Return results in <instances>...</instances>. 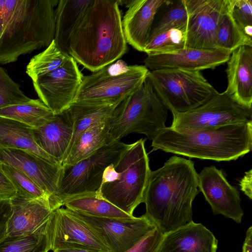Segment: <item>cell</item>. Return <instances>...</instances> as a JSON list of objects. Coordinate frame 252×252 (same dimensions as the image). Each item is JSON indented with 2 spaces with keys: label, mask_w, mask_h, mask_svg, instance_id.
Instances as JSON below:
<instances>
[{
  "label": "cell",
  "mask_w": 252,
  "mask_h": 252,
  "mask_svg": "<svg viewBox=\"0 0 252 252\" xmlns=\"http://www.w3.org/2000/svg\"><path fill=\"white\" fill-rule=\"evenodd\" d=\"M194 162L177 156L151 171L144 193V215L164 234L192 221L199 191Z\"/></svg>",
  "instance_id": "1"
},
{
  "label": "cell",
  "mask_w": 252,
  "mask_h": 252,
  "mask_svg": "<svg viewBox=\"0 0 252 252\" xmlns=\"http://www.w3.org/2000/svg\"><path fill=\"white\" fill-rule=\"evenodd\" d=\"M118 0H92L73 30L68 54L93 72L113 63L127 50Z\"/></svg>",
  "instance_id": "2"
},
{
  "label": "cell",
  "mask_w": 252,
  "mask_h": 252,
  "mask_svg": "<svg viewBox=\"0 0 252 252\" xmlns=\"http://www.w3.org/2000/svg\"><path fill=\"white\" fill-rule=\"evenodd\" d=\"M58 0H0V64L48 47L54 39Z\"/></svg>",
  "instance_id": "3"
},
{
  "label": "cell",
  "mask_w": 252,
  "mask_h": 252,
  "mask_svg": "<svg viewBox=\"0 0 252 252\" xmlns=\"http://www.w3.org/2000/svg\"><path fill=\"white\" fill-rule=\"evenodd\" d=\"M152 141V151L217 161L236 160L252 150V122L196 130L166 127Z\"/></svg>",
  "instance_id": "4"
},
{
  "label": "cell",
  "mask_w": 252,
  "mask_h": 252,
  "mask_svg": "<svg viewBox=\"0 0 252 252\" xmlns=\"http://www.w3.org/2000/svg\"><path fill=\"white\" fill-rule=\"evenodd\" d=\"M167 110L148 77L135 92L115 107L108 118L112 141H120L132 133L145 134L152 140L166 127Z\"/></svg>",
  "instance_id": "5"
},
{
  "label": "cell",
  "mask_w": 252,
  "mask_h": 252,
  "mask_svg": "<svg viewBox=\"0 0 252 252\" xmlns=\"http://www.w3.org/2000/svg\"><path fill=\"white\" fill-rule=\"evenodd\" d=\"M145 139L130 144L114 164L119 174L114 182L101 185L97 194L130 216L141 203L151 171Z\"/></svg>",
  "instance_id": "6"
},
{
  "label": "cell",
  "mask_w": 252,
  "mask_h": 252,
  "mask_svg": "<svg viewBox=\"0 0 252 252\" xmlns=\"http://www.w3.org/2000/svg\"><path fill=\"white\" fill-rule=\"evenodd\" d=\"M149 72L144 65H127L119 60L83 76L74 102L118 105L140 87Z\"/></svg>",
  "instance_id": "7"
},
{
  "label": "cell",
  "mask_w": 252,
  "mask_h": 252,
  "mask_svg": "<svg viewBox=\"0 0 252 252\" xmlns=\"http://www.w3.org/2000/svg\"><path fill=\"white\" fill-rule=\"evenodd\" d=\"M157 95L172 113H184L205 103L218 93L199 71L163 69L150 71Z\"/></svg>",
  "instance_id": "8"
},
{
  "label": "cell",
  "mask_w": 252,
  "mask_h": 252,
  "mask_svg": "<svg viewBox=\"0 0 252 252\" xmlns=\"http://www.w3.org/2000/svg\"><path fill=\"white\" fill-rule=\"evenodd\" d=\"M129 146L121 141H115L74 164L62 166L57 199L63 205V201L67 197L97 190L104 169L114 164Z\"/></svg>",
  "instance_id": "9"
},
{
  "label": "cell",
  "mask_w": 252,
  "mask_h": 252,
  "mask_svg": "<svg viewBox=\"0 0 252 252\" xmlns=\"http://www.w3.org/2000/svg\"><path fill=\"white\" fill-rule=\"evenodd\" d=\"M170 127L176 130L212 128L252 122V110L246 108L225 92L184 113H172Z\"/></svg>",
  "instance_id": "10"
},
{
  "label": "cell",
  "mask_w": 252,
  "mask_h": 252,
  "mask_svg": "<svg viewBox=\"0 0 252 252\" xmlns=\"http://www.w3.org/2000/svg\"><path fill=\"white\" fill-rule=\"evenodd\" d=\"M83 76L76 62L69 56L59 67L32 83L39 98L58 115L74 102Z\"/></svg>",
  "instance_id": "11"
},
{
  "label": "cell",
  "mask_w": 252,
  "mask_h": 252,
  "mask_svg": "<svg viewBox=\"0 0 252 252\" xmlns=\"http://www.w3.org/2000/svg\"><path fill=\"white\" fill-rule=\"evenodd\" d=\"M46 233L50 250L76 248L95 252H111L99 236L73 212L60 208L52 213Z\"/></svg>",
  "instance_id": "12"
},
{
  "label": "cell",
  "mask_w": 252,
  "mask_h": 252,
  "mask_svg": "<svg viewBox=\"0 0 252 252\" xmlns=\"http://www.w3.org/2000/svg\"><path fill=\"white\" fill-rule=\"evenodd\" d=\"M73 212L99 236L111 252L127 251L157 227L144 214L139 217L117 219Z\"/></svg>",
  "instance_id": "13"
},
{
  "label": "cell",
  "mask_w": 252,
  "mask_h": 252,
  "mask_svg": "<svg viewBox=\"0 0 252 252\" xmlns=\"http://www.w3.org/2000/svg\"><path fill=\"white\" fill-rule=\"evenodd\" d=\"M198 187L214 214L241 223L244 212L239 191L228 182L222 170L214 165L204 167L198 174Z\"/></svg>",
  "instance_id": "14"
},
{
  "label": "cell",
  "mask_w": 252,
  "mask_h": 252,
  "mask_svg": "<svg viewBox=\"0 0 252 252\" xmlns=\"http://www.w3.org/2000/svg\"><path fill=\"white\" fill-rule=\"evenodd\" d=\"M0 164L8 165L20 170L33 181L48 196L61 203L56 198L62 171L61 164L51 162L31 152L16 149H0Z\"/></svg>",
  "instance_id": "15"
},
{
  "label": "cell",
  "mask_w": 252,
  "mask_h": 252,
  "mask_svg": "<svg viewBox=\"0 0 252 252\" xmlns=\"http://www.w3.org/2000/svg\"><path fill=\"white\" fill-rule=\"evenodd\" d=\"M225 0H186V48L216 49L218 24Z\"/></svg>",
  "instance_id": "16"
},
{
  "label": "cell",
  "mask_w": 252,
  "mask_h": 252,
  "mask_svg": "<svg viewBox=\"0 0 252 252\" xmlns=\"http://www.w3.org/2000/svg\"><path fill=\"white\" fill-rule=\"evenodd\" d=\"M10 201L6 236L11 237L46 229L53 212L62 206L50 197L30 199L15 196Z\"/></svg>",
  "instance_id": "17"
},
{
  "label": "cell",
  "mask_w": 252,
  "mask_h": 252,
  "mask_svg": "<svg viewBox=\"0 0 252 252\" xmlns=\"http://www.w3.org/2000/svg\"><path fill=\"white\" fill-rule=\"evenodd\" d=\"M228 52L219 49H200L185 48L171 52L147 55L144 66L151 70L180 69L199 71L214 69L227 63Z\"/></svg>",
  "instance_id": "18"
},
{
  "label": "cell",
  "mask_w": 252,
  "mask_h": 252,
  "mask_svg": "<svg viewBox=\"0 0 252 252\" xmlns=\"http://www.w3.org/2000/svg\"><path fill=\"white\" fill-rule=\"evenodd\" d=\"M167 2L163 0H130L122 20L127 43L138 51H144L155 15L159 7Z\"/></svg>",
  "instance_id": "19"
},
{
  "label": "cell",
  "mask_w": 252,
  "mask_h": 252,
  "mask_svg": "<svg viewBox=\"0 0 252 252\" xmlns=\"http://www.w3.org/2000/svg\"><path fill=\"white\" fill-rule=\"evenodd\" d=\"M227 86L224 91L242 106L252 107V47L240 46L227 62Z\"/></svg>",
  "instance_id": "20"
},
{
  "label": "cell",
  "mask_w": 252,
  "mask_h": 252,
  "mask_svg": "<svg viewBox=\"0 0 252 252\" xmlns=\"http://www.w3.org/2000/svg\"><path fill=\"white\" fill-rule=\"evenodd\" d=\"M218 245L209 229L192 220L164 234L158 252H217Z\"/></svg>",
  "instance_id": "21"
},
{
  "label": "cell",
  "mask_w": 252,
  "mask_h": 252,
  "mask_svg": "<svg viewBox=\"0 0 252 252\" xmlns=\"http://www.w3.org/2000/svg\"><path fill=\"white\" fill-rule=\"evenodd\" d=\"M73 122L67 109L45 125L33 128L37 145L61 164L72 139Z\"/></svg>",
  "instance_id": "22"
},
{
  "label": "cell",
  "mask_w": 252,
  "mask_h": 252,
  "mask_svg": "<svg viewBox=\"0 0 252 252\" xmlns=\"http://www.w3.org/2000/svg\"><path fill=\"white\" fill-rule=\"evenodd\" d=\"M0 149L25 150L51 162L61 164L37 145L32 127L14 120L1 116H0Z\"/></svg>",
  "instance_id": "23"
},
{
  "label": "cell",
  "mask_w": 252,
  "mask_h": 252,
  "mask_svg": "<svg viewBox=\"0 0 252 252\" xmlns=\"http://www.w3.org/2000/svg\"><path fill=\"white\" fill-rule=\"evenodd\" d=\"M92 0H60L55 11L54 40L58 47L68 54L71 33ZM69 55V54H68Z\"/></svg>",
  "instance_id": "24"
},
{
  "label": "cell",
  "mask_w": 252,
  "mask_h": 252,
  "mask_svg": "<svg viewBox=\"0 0 252 252\" xmlns=\"http://www.w3.org/2000/svg\"><path fill=\"white\" fill-rule=\"evenodd\" d=\"M108 118L92 126L76 139L63 161V166L74 164L100 148L114 142L109 134Z\"/></svg>",
  "instance_id": "25"
},
{
  "label": "cell",
  "mask_w": 252,
  "mask_h": 252,
  "mask_svg": "<svg viewBox=\"0 0 252 252\" xmlns=\"http://www.w3.org/2000/svg\"><path fill=\"white\" fill-rule=\"evenodd\" d=\"M63 205L73 212L94 217L126 219L133 217L98 195L96 191L72 195L63 201Z\"/></svg>",
  "instance_id": "26"
},
{
  "label": "cell",
  "mask_w": 252,
  "mask_h": 252,
  "mask_svg": "<svg viewBox=\"0 0 252 252\" xmlns=\"http://www.w3.org/2000/svg\"><path fill=\"white\" fill-rule=\"evenodd\" d=\"M117 106L76 102L71 105L67 110L73 122V135L64 158L76 139L92 126L109 118Z\"/></svg>",
  "instance_id": "27"
},
{
  "label": "cell",
  "mask_w": 252,
  "mask_h": 252,
  "mask_svg": "<svg viewBox=\"0 0 252 252\" xmlns=\"http://www.w3.org/2000/svg\"><path fill=\"white\" fill-rule=\"evenodd\" d=\"M55 115L39 99L0 108V116L38 128L52 121Z\"/></svg>",
  "instance_id": "28"
},
{
  "label": "cell",
  "mask_w": 252,
  "mask_h": 252,
  "mask_svg": "<svg viewBox=\"0 0 252 252\" xmlns=\"http://www.w3.org/2000/svg\"><path fill=\"white\" fill-rule=\"evenodd\" d=\"M243 45L252 47V40L237 24L232 16L229 0H225L218 26L216 48L231 54Z\"/></svg>",
  "instance_id": "29"
},
{
  "label": "cell",
  "mask_w": 252,
  "mask_h": 252,
  "mask_svg": "<svg viewBox=\"0 0 252 252\" xmlns=\"http://www.w3.org/2000/svg\"><path fill=\"white\" fill-rule=\"evenodd\" d=\"M69 56L58 47L54 39L43 51L31 59L26 67V73L35 82L59 67Z\"/></svg>",
  "instance_id": "30"
},
{
  "label": "cell",
  "mask_w": 252,
  "mask_h": 252,
  "mask_svg": "<svg viewBox=\"0 0 252 252\" xmlns=\"http://www.w3.org/2000/svg\"><path fill=\"white\" fill-rule=\"evenodd\" d=\"M187 24L170 29L150 37L143 52L147 55H155L186 48Z\"/></svg>",
  "instance_id": "31"
},
{
  "label": "cell",
  "mask_w": 252,
  "mask_h": 252,
  "mask_svg": "<svg viewBox=\"0 0 252 252\" xmlns=\"http://www.w3.org/2000/svg\"><path fill=\"white\" fill-rule=\"evenodd\" d=\"M46 229L27 235L5 236L0 241V252H48L51 250Z\"/></svg>",
  "instance_id": "32"
},
{
  "label": "cell",
  "mask_w": 252,
  "mask_h": 252,
  "mask_svg": "<svg viewBox=\"0 0 252 252\" xmlns=\"http://www.w3.org/2000/svg\"><path fill=\"white\" fill-rule=\"evenodd\" d=\"M0 167L15 188L16 196L30 199L50 197L33 181L20 170L4 164H0Z\"/></svg>",
  "instance_id": "33"
},
{
  "label": "cell",
  "mask_w": 252,
  "mask_h": 252,
  "mask_svg": "<svg viewBox=\"0 0 252 252\" xmlns=\"http://www.w3.org/2000/svg\"><path fill=\"white\" fill-rule=\"evenodd\" d=\"M188 18L189 10L186 0H180L171 7L152 28L150 37L170 29L187 24Z\"/></svg>",
  "instance_id": "34"
},
{
  "label": "cell",
  "mask_w": 252,
  "mask_h": 252,
  "mask_svg": "<svg viewBox=\"0 0 252 252\" xmlns=\"http://www.w3.org/2000/svg\"><path fill=\"white\" fill-rule=\"evenodd\" d=\"M31 99L0 66V108L26 102Z\"/></svg>",
  "instance_id": "35"
},
{
  "label": "cell",
  "mask_w": 252,
  "mask_h": 252,
  "mask_svg": "<svg viewBox=\"0 0 252 252\" xmlns=\"http://www.w3.org/2000/svg\"><path fill=\"white\" fill-rule=\"evenodd\" d=\"M232 16L245 35L252 40V0H229Z\"/></svg>",
  "instance_id": "36"
},
{
  "label": "cell",
  "mask_w": 252,
  "mask_h": 252,
  "mask_svg": "<svg viewBox=\"0 0 252 252\" xmlns=\"http://www.w3.org/2000/svg\"><path fill=\"white\" fill-rule=\"evenodd\" d=\"M163 237V234L156 227L124 252H158Z\"/></svg>",
  "instance_id": "37"
},
{
  "label": "cell",
  "mask_w": 252,
  "mask_h": 252,
  "mask_svg": "<svg viewBox=\"0 0 252 252\" xmlns=\"http://www.w3.org/2000/svg\"><path fill=\"white\" fill-rule=\"evenodd\" d=\"M16 194L15 188L0 167V200H11Z\"/></svg>",
  "instance_id": "38"
},
{
  "label": "cell",
  "mask_w": 252,
  "mask_h": 252,
  "mask_svg": "<svg viewBox=\"0 0 252 252\" xmlns=\"http://www.w3.org/2000/svg\"><path fill=\"white\" fill-rule=\"evenodd\" d=\"M11 211L10 200H0V241L6 236L7 222Z\"/></svg>",
  "instance_id": "39"
},
{
  "label": "cell",
  "mask_w": 252,
  "mask_h": 252,
  "mask_svg": "<svg viewBox=\"0 0 252 252\" xmlns=\"http://www.w3.org/2000/svg\"><path fill=\"white\" fill-rule=\"evenodd\" d=\"M252 170L250 169L245 172L239 184L241 190L250 199H252Z\"/></svg>",
  "instance_id": "40"
},
{
  "label": "cell",
  "mask_w": 252,
  "mask_h": 252,
  "mask_svg": "<svg viewBox=\"0 0 252 252\" xmlns=\"http://www.w3.org/2000/svg\"><path fill=\"white\" fill-rule=\"evenodd\" d=\"M118 177L119 174L115 169L114 164H111L106 167L103 172L101 185L114 182L118 178Z\"/></svg>",
  "instance_id": "41"
},
{
  "label": "cell",
  "mask_w": 252,
  "mask_h": 252,
  "mask_svg": "<svg viewBox=\"0 0 252 252\" xmlns=\"http://www.w3.org/2000/svg\"><path fill=\"white\" fill-rule=\"evenodd\" d=\"M242 252H252V226L249 227L246 232V238Z\"/></svg>",
  "instance_id": "42"
},
{
  "label": "cell",
  "mask_w": 252,
  "mask_h": 252,
  "mask_svg": "<svg viewBox=\"0 0 252 252\" xmlns=\"http://www.w3.org/2000/svg\"><path fill=\"white\" fill-rule=\"evenodd\" d=\"M53 252H95L89 250L76 248H62L56 249Z\"/></svg>",
  "instance_id": "43"
}]
</instances>
